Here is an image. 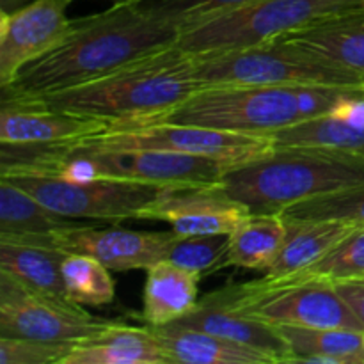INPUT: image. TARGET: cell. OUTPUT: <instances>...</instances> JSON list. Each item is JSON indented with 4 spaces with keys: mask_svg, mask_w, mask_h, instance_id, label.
Returning a JSON list of instances; mask_svg holds the SVG:
<instances>
[{
    "mask_svg": "<svg viewBox=\"0 0 364 364\" xmlns=\"http://www.w3.org/2000/svg\"><path fill=\"white\" fill-rule=\"evenodd\" d=\"M178 36L176 27L153 18L137 0L114 2L102 13L73 20L66 39L0 87V95L6 102H21L77 87L176 45Z\"/></svg>",
    "mask_w": 364,
    "mask_h": 364,
    "instance_id": "obj_1",
    "label": "cell"
},
{
    "mask_svg": "<svg viewBox=\"0 0 364 364\" xmlns=\"http://www.w3.org/2000/svg\"><path fill=\"white\" fill-rule=\"evenodd\" d=\"M192 60L194 53L171 45L87 84L18 103L92 117L109 127L144 121L174 109L205 89L194 77Z\"/></svg>",
    "mask_w": 364,
    "mask_h": 364,
    "instance_id": "obj_2",
    "label": "cell"
},
{
    "mask_svg": "<svg viewBox=\"0 0 364 364\" xmlns=\"http://www.w3.org/2000/svg\"><path fill=\"white\" fill-rule=\"evenodd\" d=\"M363 89L331 87V85L205 87L167 112L127 124H191V127L267 137L277 130L331 112L343 100L359 95Z\"/></svg>",
    "mask_w": 364,
    "mask_h": 364,
    "instance_id": "obj_3",
    "label": "cell"
},
{
    "mask_svg": "<svg viewBox=\"0 0 364 364\" xmlns=\"http://www.w3.org/2000/svg\"><path fill=\"white\" fill-rule=\"evenodd\" d=\"M364 183V156L318 146H277L262 159L230 166L217 187L251 213L288 206Z\"/></svg>",
    "mask_w": 364,
    "mask_h": 364,
    "instance_id": "obj_4",
    "label": "cell"
},
{
    "mask_svg": "<svg viewBox=\"0 0 364 364\" xmlns=\"http://www.w3.org/2000/svg\"><path fill=\"white\" fill-rule=\"evenodd\" d=\"M192 71L203 87L223 85H331L364 87V78L322 53L277 36L247 48L194 53Z\"/></svg>",
    "mask_w": 364,
    "mask_h": 364,
    "instance_id": "obj_5",
    "label": "cell"
},
{
    "mask_svg": "<svg viewBox=\"0 0 364 364\" xmlns=\"http://www.w3.org/2000/svg\"><path fill=\"white\" fill-rule=\"evenodd\" d=\"M355 9L364 0H252L181 31L176 46L191 53L247 48Z\"/></svg>",
    "mask_w": 364,
    "mask_h": 364,
    "instance_id": "obj_6",
    "label": "cell"
},
{
    "mask_svg": "<svg viewBox=\"0 0 364 364\" xmlns=\"http://www.w3.org/2000/svg\"><path fill=\"white\" fill-rule=\"evenodd\" d=\"M237 304L245 315L270 326L327 327L364 331L336 284L295 276H265L237 283Z\"/></svg>",
    "mask_w": 364,
    "mask_h": 364,
    "instance_id": "obj_7",
    "label": "cell"
},
{
    "mask_svg": "<svg viewBox=\"0 0 364 364\" xmlns=\"http://www.w3.org/2000/svg\"><path fill=\"white\" fill-rule=\"evenodd\" d=\"M7 180L63 215L114 223L139 219L148 206L173 188L167 185L109 178L82 180L59 176H11Z\"/></svg>",
    "mask_w": 364,
    "mask_h": 364,
    "instance_id": "obj_8",
    "label": "cell"
},
{
    "mask_svg": "<svg viewBox=\"0 0 364 364\" xmlns=\"http://www.w3.org/2000/svg\"><path fill=\"white\" fill-rule=\"evenodd\" d=\"M92 148L156 149L180 155L205 156L235 166L269 155L276 146L265 135L235 134L173 123H137L110 127L105 134L75 141Z\"/></svg>",
    "mask_w": 364,
    "mask_h": 364,
    "instance_id": "obj_9",
    "label": "cell"
},
{
    "mask_svg": "<svg viewBox=\"0 0 364 364\" xmlns=\"http://www.w3.org/2000/svg\"><path fill=\"white\" fill-rule=\"evenodd\" d=\"M112 322L91 315L68 299L27 287L0 270V336L78 343Z\"/></svg>",
    "mask_w": 364,
    "mask_h": 364,
    "instance_id": "obj_10",
    "label": "cell"
},
{
    "mask_svg": "<svg viewBox=\"0 0 364 364\" xmlns=\"http://www.w3.org/2000/svg\"><path fill=\"white\" fill-rule=\"evenodd\" d=\"M73 0H34L9 14H0V87H7L34 60L41 59L70 34L66 16Z\"/></svg>",
    "mask_w": 364,
    "mask_h": 364,
    "instance_id": "obj_11",
    "label": "cell"
},
{
    "mask_svg": "<svg viewBox=\"0 0 364 364\" xmlns=\"http://www.w3.org/2000/svg\"><path fill=\"white\" fill-rule=\"evenodd\" d=\"M178 235L171 231H132L119 226L96 228L75 224L52 233L55 247L68 255H85L98 259L110 270L149 269L167 259Z\"/></svg>",
    "mask_w": 364,
    "mask_h": 364,
    "instance_id": "obj_12",
    "label": "cell"
},
{
    "mask_svg": "<svg viewBox=\"0 0 364 364\" xmlns=\"http://www.w3.org/2000/svg\"><path fill=\"white\" fill-rule=\"evenodd\" d=\"M249 208L228 196L217 185L173 187L139 219H155L171 224L180 237L191 235H231L247 217Z\"/></svg>",
    "mask_w": 364,
    "mask_h": 364,
    "instance_id": "obj_13",
    "label": "cell"
},
{
    "mask_svg": "<svg viewBox=\"0 0 364 364\" xmlns=\"http://www.w3.org/2000/svg\"><path fill=\"white\" fill-rule=\"evenodd\" d=\"M176 326L223 336L272 355L277 363H294V354L276 326L245 315L237 304V283H230L201 297Z\"/></svg>",
    "mask_w": 364,
    "mask_h": 364,
    "instance_id": "obj_14",
    "label": "cell"
},
{
    "mask_svg": "<svg viewBox=\"0 0 364 364\" xmlns=\"http://www.w3.org/2000/svg\"><path fill=\"white\" fill-rule=\"evenodd\" d=\"M107 128L109 124L103 121L32 103H0V142L4 144H50L80 141L105 134Z\"/></svg>",
    "mask_w": 364,
    "mask_h": 364,
    "instance_id": "obj_15",
    "label": "cell"
},
{
    "mask_svg": "<svg viewBox=\"0 0 364 364\" xmlns=\"http://www.w3.org/2000/svg\"><path fill=\"white\" fill-rule=\"evenodd\" d=\"M274 146H318L364 156V89L336 109L267 135Z\"/></svg>",
    "mask_w": 364,
    "mask_h": 364,
    "instance_id": "obj_16",
    "label": "cell"
},
{
    "mask_svg": "<svg viewBox=\"0 0 364 364\" xmlns=\"http://www.w3.org/2000/svg\"><path fill=\"white\" fill-rule=\"evenodd\" d=\"M63 364H174L149 326L114 320L95 336L73 345Z\"/></svg>",
    "mask_w": 364,
    "mask_h": 364,
    "instance_id": "obj_17",
    "label": "cell"
},
{
    "mask_svg": "<svg viewBox=\"0 0 364 364\" xmlns=\"http://www.w3.org/2000/svg\"><path fill=\"white\" fill-rule=\"evenodd\" d=\"M151 329L174 364H277L267 352L203 331L176 323Z\"/></svg>",
    "mask_w": 364,
    "mask_h": 364,
    "instance_id": "obj_18",
    "label": "cell"
},
{
    "mask_svg": "<svg viewBox=\"0 0 364 364\" xmlns=\"http://www.w3.org/2000/svg\"><path fill=\"white\" fill-rule=\"evenodd\" d=\"M199 274L162 259L146 269L142 318L149 327L178 322L198 304Z\"/></svg>",
    "mask_w": 364,
    "mask_h": 364,
    "instance_id": "obj_19",
    "label": "cell"
},
{
    "mask_svg": "<svg viewBox=\"0 0 364 364\" xmlns=\"http://www.w3.org/2000/svg\"><path fill=\"white\" fill-rule=\"evenodd\" d=\"M283 38L315 50L364 78V9L323 18Z\"/></svg>",
    "mask_w": 364,
    "mask_h": 364,
    "instance_id": "obj_20",
    "label": "cell"
},
{
    "mask_svg": "<svg viewBox=\"0 0 364 364\" xmlns=\"http://www.w3.org/2000/svg\"><path fill=\"white\" fill-rule=\"evenodd\" d=\"M68 252L60 251L52 237L41 240L0 238V270L11 274L27 287L66 297L63 263Z\"/></svg>",
    "mask_w": 364,
    "mask_h": 364,
    "instance_id": "obj_21",
    "label": "cell"
},
{
    "mask_svg": "<svg viewBox=\"0 0 364 364\" xmlns=\"http://www.w3.org/2000/svg\"><path fill=\"white\" fill-rule=\"evenodd\" d=\"M284 220L287 237L267 276H287L313 265L358 228L338 220Z\"/></svg>",
    "mask_w": 364,
    "mask_h": 364,
    "instance_id": "obj_22",
    "label": "cell"
},
{
    "mask_svg": "<svg viewBox=\"0 0 364 364\" xmlns=\"http://www.w3.org/2000/svg\"><path fill=\"white\" fill-rule=\"evenodd\" d=\"M294 354V363L364 364V331L276 326Z\"/></svg>",
    "mask_w": 364,
    "mask_h": 364,
    "instance_id": "obj_23",
    "label": "cell"
},
{
    "mask_svg": "<svg viewBox=\"0 0 364 364\" xmlns=\"http://www.w3.org/2000/svg\"><path fill=\"white\" fill-rule=\"evenodd\" d=\"M78 220L48 208L13 181L0 178V237H43L80 224Z\"/></svg>",
    "mask_w": 364,
    "mask_h": 364,
    "instance_id": "obj_24",
    "label": "cell"
},
{
    "mask_svg": "<svg viewBox=\"0 0 364 364\" xmlns=\"http://www.w3.org/2000/svg\"><path fill=\"white\" fill-rule=\"evenodd\" d=\"M284 237L287 220L281 213H251L230 235L224 265L267 272L279 255Z\"/></svg>",
    "mask_w": 364,
    "mask_h": 364,
    "instance_id": "obj_25",
    "label": "cell"
},
{
    "mask_svg": "<svg viewBox=\"0 0 364 364\" xmlns=\"http://www.w3.org/2000/svg\"><path fill=\"white\" fill-rule=\"evenodd\" d=\"M68 301L80 306H103L116 297V284L98 259L85 255H68L63 263Z\"/></svg>",
    "mask_w": 364,
    "mask_h": 364,
    "instance_id": "obj_26",
    "label": "cell"
},
{
    "mask_svg": "<svg viewBox=\"0 0 364 364\" xmlns=\"http://www.w3.org/2000/svg\"><path fill=\"white\" fill-rule=\"evenodd\" d=\"M288 220H338L364 226V183L306 199L281 212Z\"/></svg>",
    "mask_w": 364,
    "mask_h": 364,
    "instance_id": "obj_27",
    "label": "cell"
},
{
    "mask_svg": "<svg viewBox=\"0 0 364 364\" xmlns=\"http://www.w3.org/2000/svg\"><path fill=\"white\" fill-rule=\"evenodd\" d=\"M287 276L302 277V279H323L331 283L355 279L364 276V226H358L338 242L327 255H323L318 262L297 272ZM274 277V276H272Z\"/></svg>",
    "mask_w": 364,
    "mask_h": 364,
    "instance_id": "obj_28",
    "label": "cell"
},
{
    "mask_svg": "<svg viewBox=\"0 0 364 364\" xmlns=\"http://www.w3.org/2000/svg\"><path fill=\"white\" fill-rule=\"evenodd\" d=\"M247 2L252 0H137L141 9L180 32Z\"/></svg>",
    "mask_w": 364,
    "mask_h": 364,
    "instance_id": "obj_29",
    "label": "cell"
},
{
    "mask_svg": "<svg viewBox=\"0 0 364 364\" xmlns=\"http://www.w3.org/2000/svg\"><path fill=\"white\" fill-rule=\"evenodd\" d=\"M228 251H230V235H178L167 259L176 265L203 276L205 272L224 267Z\"/></svg>",
    "mask_w": 364,
    "mask_h": 364,
    "instance_id": "obj_30",
    "label": "cell"
},
{
    "mask_svg": "<svg viewBox=\"0 0 364 364\" xmlns=\"http://www.w3.org/2000/svg\"><path fill=\"white\" fill-rule=\"evenodd\" d=\"M75 343L0 336V364H63Z\"/></svg>",
    "mask_w": 364,
    "mask_h": 364,
    "instance_id": "obj_31",
    "label": "cell"
},
{
    "mask_svg": "<svg viewBox=\"0 0 364 364\" xmlns=\"http://www.w3.org/2000/svg\"><path fill=\"white\" fill-rule=\"evenodd\" d=\"M336 290L364 326V276L336 283Z\"/></svg>",
    "mask_w": 364,
    "mask_h": 364,
    "instance_id": "obj_32",
    "label": "cell"
},
{
    "mask_svg": "<svg viewBox=\"0 0 364 364\" xmlns=\"http://www.w3.org/2000/svg\"><path fill=\"white\" fill-rule=\"evenodd\" d=\"M31 2H34V0H0V14L14 13L21 7L28 6Z\"/></svg>",
    "mask_w": 364,
    "mask_h": 364,
    "instance_id": "obj_33",
    "label": "cell"
},
{
    "mask_svg": "<svg viewBox=\"0 0 364 364\" xmlns=\"http://www.w3.org/2000/svg\"><path fill=\"white\" fill-rule=\"evenodd\" d=\"M114 2H123V0H114Z\"/></svg>",
    "mask_w": 364,
    "mask_h": 364,
    "instance_id": "obj_34",
    "label": "cell"
}]
</instances>
